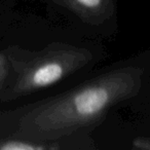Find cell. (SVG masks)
<instances>
[{"instance_id": "1", "label": "cell", "mask_w": 150, "mask_h": 150, "mask_svg": "<svg viewBox=\"0 0 150 150\" xmlns=\"http://www.w3.org/2000/svg\"><path fill=\"white\" fill-rule=\"evenodd\" d=\"M143 69L112 70L36 105L22 116L18 136L34 142L61 139L99 121L109 109L139 94Z\"/></svg>"}, {"instance_id": "2", "label": "cell", "mask_w": 150, "mask_h": 150, "mask_svg": "<svg viewBox=\"0 0 150 150\" xmlns=\"http://www.w3.org/2000/svg\"><path fill=\"white\" fill-rule=\"evenodd\" d=\"M88 50L67 44L48 46L36 58L20 65L19 73L2 101H13L58 83L92 61Z\"/></svg>"}, {"instance_id": "3", "label": "cell", "mask_w": 150, "mask_h": 150, "mask_svg": "<svg viewBox=\"0 0 150 150\" xmlns=\"http://www.w3.org/2000/svg\"><path fill=\"white\" fill-rule=\"evenodd\" d=\"M82 21L100 25L108 20L114 11L113 0H59Z\"/></svg>"}, {"instance_id": "4", "label": "cell", "mask_w": 150, "mask_h": 150, "mask_svg": "<svg viewBox=\"0 0 150 150\" xmlns=\"http://www.w3.org/2000/svg\"><path fill=\"white\" fill-rule=\"evenodd\" d=\"M48 146L43 145L41 142L29 141L26 139L6 140L0 143V150H44Z\"/></svg>"}, {"instance_id": "5", "label": "cell", "mask_w": 150, "mask_h": 150, "mask_svg": "<svg viewBox=\"0 0 150 150\" xmlns=\"http://www.w3.org/2000/svg\"><path fill=\"white\" fill-rule=\"evenodd\" d=\"M9 71V60L5 54L0 52V90L2 88Z\"/></svg>"}, {"instance_id": "6", "label": "cell", "mask_w": 150, "mask_h": 150, "mask_svg": "<svg viewBox=\"0 0 150 150\" xmlns=\"http://www.w3.org/2000/svg\"><path fill=\"white\" fill-rule=\"evenodd\" d=\"M134 146L139 149L150 150V139L149 138H138L134 141Z\"/></svg>"}, {"instance_id": "7", "label": "cell", "mask_w": 150, "mask_h": 150, "mask_svg": "<svg viewBox=\"0 0 150 150\" xmlns=\"http://www.w3.org/2000/svg\"><path fill=\"white\" fill-rule=\"evenodd\" d=\"M54 1H56V2H59V0H54Z\"/></svg>"}]
</instances>
